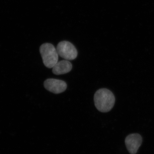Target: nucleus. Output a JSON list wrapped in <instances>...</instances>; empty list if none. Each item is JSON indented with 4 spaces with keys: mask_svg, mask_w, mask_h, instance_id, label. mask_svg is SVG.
Instances as JSON below:
<instances>
[{
    "mask_svg": "<svg viewBox=\"0 0 154 154\" xmlns=\"http://www.w3.org/2000/svg\"><path fill=\"white\" fill-rule=\"evenodd\" d=\"M56 49L58 55L66 60H73L78 56L76 48L69 42H60L58 44Z\"/></svg>",
    "mask_w": 154,
    "mask_h": 154,
    "instance_id": "3",
    "label": "nucleus"
},
{
    "mask_svg": "<svg viewBox=\"0 0 154 154\" xmlns=\"http://www.w3.org/2000/svg\"><path fill=\"white\" fill-rule=\"evenodd\" d=\"M142 137L138 134L128 135L125 139L127 149L131 154H136L142 143Z\"/></svg>",
    "mask_w": 154,
    "mask_h": 154,
    "instance_id": "5",
    "label": "nucleus"
},
{
    "mask_svg": "<svg viewBox=\"0 0 154 154\" xmlns=\"http://www.w3.org/2000/svg\"><path fill=\"white\" fill-rule=\"evenodd\" d=\"M44 65L48 68H52L58 61V54L56 48L52 44L45 43L39 48Z\"/></svg>",
    "mask_w": 154,
    "mask_h": 154,
    "instance_id": "2",
    "label": "nucleus"
},
{
    "mask_svg": "<svg viewBox=\"0 0 154 154\" xmlns=\"http://www.w3.org/2000/svg\"><path fill=\"white\" fill-rule=\"evenodd\" d=\"M45 88L48 91L55 94H59L64 92L67 88L66 83L62 80L49 79L44 83Z\"/></svg>",
    "mask_w": 154,
    "mask_h": 154,
    "instance_id": "4",
    "label": "nucleus"
},
{
    "mask_svg": "<svg viewBox=\"0 0 154 154\" xmlns=\"http://www.w3.org/2000/svg\"><path fill=\"white\" fill-rule=\"evenodd\" d=\"M72 66L69 60H62L58 61L52 68V72L54 74H65L71 71Z\"/></svg>",
    "mask_w": 154,
    "mask_h": 154,
    "instance_id": "6",
    "label": "nucleus"
},
{
    "mask_svg": "<svg viewBox=\"0 0 154 154\" xmlns=\"http://www.w3.org/2000/svg\"><path fill=\"white\" fill-rule=\"evenodd\" d=\"M94 104L97 110L102 113L109 112L113 108L115 98L111 91L105 88L98 90L94 96Z\"/></svg>",
    "mask_w": 154,
    "mask_h": 154,
    "instance_id": "1",
    "label": "nucleus"
}]
</instances>
